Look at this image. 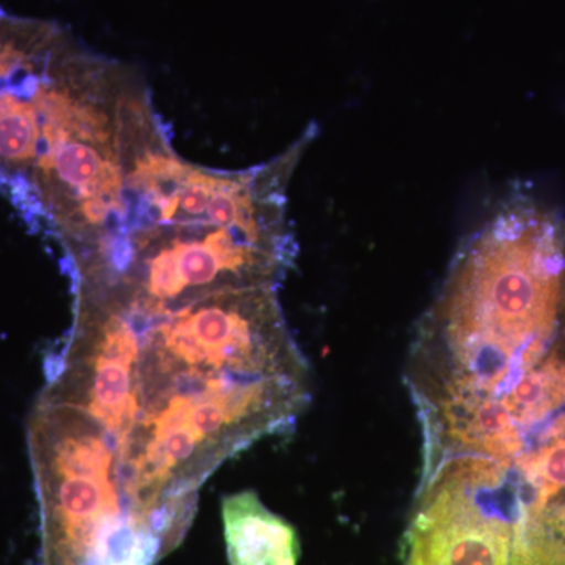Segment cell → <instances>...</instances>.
<instances>
[{
	"instance_id": "1",
	"label": "cell",
	"mask_w": 565,
	"mask_h": 565,
	"mask_svg": "<svg viewBox=\"0 0 565 565\" xmlns=\"http://www.w3.org/2000/svg\"><path fill=\"white\" fill-rule=\"evenodd\" d=\"M29 422L40 520L84 565H158L221 465L294 429L310 367L277 288L76 300Z\"/></svg>"
},
{
	"instance_id": "2",
	"label": "cell",
	"mask_w": 565,
	"mask_h": 565,
	"mask_svg": "<svg viewBox=\"0 0 565 565\" xmlns=\"http://www.w3.org/2000/svg\"><path fill=\"white\" fill-rule=\"evenodd\" d=\"M307 143L218 172L189 162L126 233L74 256L76 292L177 303L222 289L278 288L294 266L288 189Z\"/></svg>"
},
{
	"instance_id": "3",
	"label": "cell",
	"mask_w": 565,
	"mask_h": 565,
	"mask_svg": "<svg viewBox=\"0 0 565 565\" xmlns=\"http://www.w3.org/2000/svg\"><path fill=\"white\" fill-rule=\"evenodd\" d=\"M404 565H514V527L455 489L418 487Z\"/></svg>"
},
{
	"instance_id": "4",
	"label": "cell",
	"mask_w": 565,
	"mask_h": 565,
	"mask_svg": "<svg viewBox=\"0 0 565 565\" xmlns=\"http://www.w3.org/2000/svg\"><path fill=\"white\" fill-rule=\"evenodd\" d=\"M222 522L230 565L299 564L297 531L267 509L252 490L223 500Z\"/></svg>"
},
{
	"instance_id": "5",
	"label": "cell",
	"mask_w": 565,
	"mask_h": 565,
	"mask_svg": "<svg viewBox=\"0 0 565 565\" xmlns=\"http://www.w3.org/2000/svg\"><path fill=\"white\" fill-rule=\"evenodd\" d=\"M35 93L36 88L29 99L17 92H0V162L6 166H39L43 154V117Z\"/></svg>"
},
{
	"instance_id": "6",
	"label": "cell",
	"mask_w": 565,
	"mask_h": 565,
	"mask_svg": "<svg viewBox=\"0 0 565 565\" xmlns=\"http://www.w3.org/2000/svg\"><path fill=\"white\" fill-rule=\"evenodd\" d=\"M514 565H565V500L515 527Z\"/></svg>"
}]
</instances>
